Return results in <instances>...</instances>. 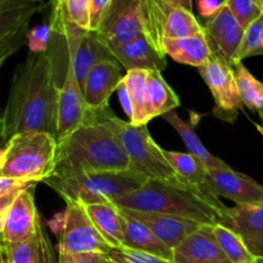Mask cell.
<instances>
[{
	"instance_id": "cell-16",
	"label": "cell",
	"mask_w": 263,
	"mask_h": 263,
	"mask_svg": "<svg viewBox=\"0 0 263 263\" xmlns=\"http://www.w3.org/2000/svg\"><path fill=\"white\" fill-rule=\"evenodd\" d=\"M36 184L26 187L16 196L4 221L0 239L3 242H21L30 239L36 232L42 218L35 204L34 189Z\"/></svg>"
},
{
	"instance_id": "cell-43",
	"label": "cell",
	"mask_w": 263,
	"mask_h": 263,
	"mask_svg": "<svg viewBox=\"0 0 263 263\" xmlns=\"http://www.w3.org/2000/svg\"><path fill=\"white\" fill-rule=\"evenodd\" d=\"M6 252H4V245L2 239H0V263H6Z\"/></svg>"
},
{
	"instance_id": "cell-6",
	"label": "cell",
	"mask_w": 263,
	"mask_h": 263,
	"mask_svg": "<svg viewBox=\"0 0 263 263\" xmlns=\"http://www.w3.org/2000/svg\"><path fill=\"white\" fill-rule=\"evenodd\" d=\"M112 121L133 171L151 181L181 189L200 190L189 186L177 176L164 155V148L151 137L147 125H132L129 121L121 120L116 115L112 116Z\"/></svg>"
},
{
	"instance_id": "cell-40",
	"label": "cell",
	"mask_w": 263,
	"mask_h": 263,
	"mask_svg": "<svg viewBox=\"0 0 263 263\" xmlns=\"http://www.w3.org/2000/svg\"><path fill=\"white\" fill-rule=\"evenodd\" d=\"M219 6H221V4H217L216 0H200V3H199L201 14L206 16L208 18L216 13L217 9L219 8Z\"/></svg>"
},
{
	"instance_id": "cell-14",
	"label": "cell",
	"mask_w": 263,
	"mask_h": 263,
	"mask_svg": "<svg viewBox=\"0 0 263 263\" xmlns=\"http://www.w3.org/2000/svg\"><path fill=\"white\" fill-rule=\"evenodd\" d=\"M87 103L84 101L82 87L77 79L74 66L67 58L65 78L60 88L58 97V119H57V142L66 138L70 133L79 128L88 116Z\"/></svg>"
},
{
	"instance_id": "cell-20",
	"label": "cell",
	"mask_w": 263,
	"mask_h": 263,
	"mask_svg": "<svg viewBox=\"0 0 263 263\" xmlns=\"http://www.w3.org/2000/svg\"><path fill=\"white\" fill-rule=\"evenodd\" d=\"M108 50L126 71L146 69L163 72L166 67V55L159 52L146 37H140L128 44L111 47Z\"/></svg>"
},
{
	"instance_id": "cell-44",
	"label": "cell",
	"mask_w": 263,
	"mask_h": 263,
	"mask_svg": "<svg viewBox=\"0 0 263 263\" xmlns=\"http://www.w3.org/2000/svg\"><path fill=\"white\" fill-rule=\"evenodd\" d=\"M254 126H255V129H257V130L259 132V135L263 137V125H260V124H255V123H254Z\"/></svg>"
},
{
	"instance_id": "cell-1",
	"label": "cell",
	"mask_w": 263,
	"mask_h": 263,
	"mask_svg": "<svg viewBox=\"0 0 263 263\" xmlns=\"http://www.w3.org/2000/svg\"><path fill=\"white\" fill-rule=\"evenodd\" d=\"M60 87L50 52H30L12 77L6 108L0 115V141L22 132L57 136Z\"/></svg>"
},
{
	"instance_id": "cell-12",
	"label": "cell",
	"mask_w": 263,
	"mask_h": 263,
	"mask_svg": "<svg viewBox=\"0 0 263 263\" xmlns=\"http://www.w3.org/2000/svg\"><path fill=\"white\" fill-rule=\"evenodd\" d=\"M204 190L217 197H226L236 205H249L263 201V186L249 176L231 166L209 169Z\"/></svg>"
},
{
	"instance_id": "cell-46",
	"label": "cell",
	"mask_w": 263,
	"mask_h": 263,
	"mask_svg": "<svg viewBox=\"0 0 263 263\" xmlns=\"http://www.w3.org/2000/svg\"><path fill=\"white\" fill-rule=\"evenodd\" d=\"M258 4H259L260 9H262V12H263V0H258Z\"/></svg>"
},
{
	"instance_id": "cell-17",
	"label": "cell",
	"mask_w": 263,
	"mask_h": 263,
	"mask_svg": "<svg viewBox=\"0 0 263 263\" xmlns=\"http://www.w3.org/2000/svg\"><path fill=\"white\" fill-rule=\"evenodd\" d=\"M213 224H201L173 249V263H231L219 247Z\"/></svg>"
},
{
	"instance_id": "cell-25",
	"label": "cell",
	"mask_w": 263,
	"mask_h": 263,
	"mask_svg": "<svg viewBox=\"0 0 263 263\" xmlns=\"http://www.w3.org/2000/svg\"><path fill=\"white\" fill-rule=\"evenodd\" d=\"M84 208L97 231L112 249L123 245V214L115 203L84 204Z\"/></svg>"
},
{
	"instance_id": "cell-10",
	"label": "cell",
	"mask_w": 263,
	"mask_h": 263,
	"mask_svg": "<svg viewBox=\"0 0 263 263\" xmlns=\"http://www.w3.org/2000/svg\"><path fill=\"white\" fill-rule=\"evenodd\" d=\"M197 70L213 97L214 115L227 123H234L242 108L234 66L212 53L209 60Z\"/></svg>"
},
{
	"instance_id": "cell-3",
	"label": "cell",
	"mask_w": 263,
	"mask_h": 263,
	"mask_svg": "<svg viewBox=\"0 0 263 263\" xmlns=\"http://www.w3.org/2000/svg\"><path fill=\"white\" fill-rule=\"evenodd\" d=\"M112 203L120 208L169 214L201 224L218 223L221 213L226 208L219 197L204 190L181 189L151 179Z\"/></svg>"
},
{
	"instance_id": "cell-49",
	"label": "cell",
	"mask_w": 263,
	"mask_h": 263,
	"mask_svg": "<svg viewBox=\"0 0 263 263\" xmlns=\"http://www.w3.org/2000/svg\"><path fill=\"white\" fill-rule=\"evenodd\" d=\"M2 66H3V63H0V69H2Z\"/></svg>"
},
{
	"instance_id": "cell-30",
	"label": "cell",
	"mask_w": 263,
	"mask_h": 263,
	"mask_svg": "<svg viewBox=\"0 0 263 263\" xmlns=\"http://www.w3.org/2000/svg\"><path fill=\"white\" fill-rule=\"evenodd\" d=\"M212 227L219 247L231 263H255L257 258L248 250L239 235L221 223H216Z\"/></svg>"
},
{
	"instance_id": "cell-11",
	"label": "cell",
	"mask_w": 263,
	"mask_h": 263,
	"mask_svg": "<svg viewBox=\"0 0 263 263\" xmlns=\"http://www.w3.org/2000/svg\"><path fill=\"white\" fill-rule=\"evenodd\" d=\"M47 7L45 0H0V63L27 44L31 20Z\"/></svg>"
},
{
	"instance_id": "cell-19",
	"label": "cell",
	"mask_w": 263,
	"mask_h": 263,
	"mask_svg": "<svg viewBox=\"0 0 263 263\" xmlns=\"http://www.w3.org/2000/svg\"><path fill=\"white\" fill-rule=\"evenodd\" d=\"M126 214L136 218L147 226L154 232L156 237L172 250L186 239L191 232L197 230L201 226L199 222L191 221V219L181 218V217L169 216V214L154 213V212H142L132 211V209L121 208Z\"/></svg>"
},
{
	"instance_id": "cell-18",
	"label": "cell",
	"mask_w": 263,
	"mask_h": 263,
	"mask_svg": "<svg viewBox=\"0 0 263 263\" xmlns=\"http://www.w3.org/2000/svg\"><path fill=\"white\" fill-rule=\"evenodd\" d=\"M124 75L116 60H105L90 69L83 83V96L88 108L100 110L108 107L111 95L118 89Z\"/></svg>"
},
{
	"instance_id": "cell-21",
	"label": "cell",
	"mask_w": 263,
	"mask_h": 263,
	"mask_svg": "<svg viewBox=\"0 0 263 263\" xmlns=\"http://www.w3.org/2000/svg\"><path fill=\"white\" fill-rule=\"evenodd\" d=\"M4 252L11 263H57L52 244L43 223L37 224L36 232L21 242H3Z\"/></svg>"
},
{
	"instance_id": "cell-41",
	"label": "cell",
	"mask_w": 263,
	"mask_h": 263,
	"mask_svg": "<svg viewBox=\"0 0 263 263\" xmlns=\"http://www.w3.org/2000/svg\"><path fill=\"white\" fill-rule=\"evenodd\" d=\"M168 2L177 4L179 7H183V8L189 9V11H192V0H168Z\"/></svg>"
},
{
	"instance_id": "cell-47",
	"label": "cell",
	"mask_w": 263,
	"mask_h": 263,
	"mask_svg": "<svg viewBox=\"0 0 263 263\" xmlns=\"http://www.w3.org/2000/svg\"><path fill=\"white\" fill-rule=\"evenodd\" d=\"M255 263H263V258H257Z\"/></svg>"
},
{
	"instance_id": "cell-32",
	"label": "cell",
	"mask_w": 263,
	"mask_h": 263,
	"mask_svg": "<svg viewBox=\"0 0 263 263\" xmlns=\"http://www.w3.org/2000/svg\"><path fill=\"white\" fill-rule=\"evenodd\" d=\"M253 55H263V14L245 29L234 65Z\"/></svg>"
},
{
	"instance_id": "cell-35",
	"label": "cell",
	"mask_w": 263,
	"mask_h": 263,
	"mask_svg": "<svg viewBox=\"0 0 263 263\" xmlns=\"http://www.w3.org/2000/svg\"><path fill=\"white\" fill-rule=\"evenodd\" d=\"M52 35H54L52 24L40 25L29 30L26 34L27 45H29L30 52L32 53H44L49 50V43L52 39Z\"/></svg>"
},
{
	"instance_id": "cell-9",
	"label": "cell",
	"mask_w": 263,
	"mask_h": 263,
	"mask_svg": "<svg viewBox=\"0 0 263 263\" xmlns=\"http://www.w3.org/2000/svg\"><path fill=\"white\" fill-rule=\"evenodd\" d=\"M96 34L107 48L147 39L143 0H112Z\"/></svg>"
},
{
	"instance_id": "cell-27",
	"label": "cell",
	"mask_w": 263,
	"mask_h": 263,
	"mask_svg": "<svg viewBox=\"0 0 263 263\" xmlns=\"http://www.w3.org/2000/svg\"><path fill=\"white\" fill-rule=\"evenodd\" d=\"M161 118L165 121H168L176 132L179 135V137L182 138V141L186 145L187 150L191 155H194L195 158L199 159L201 163L205 165V168L208 169H218V168H226L227 164L223 160H221L217 156L212 155L208 151V148L204 146V143L201 142V140L197 136L196 130H195L194 125L191 123H187L184 121L176 111H169V112L164 114Z\"/></svg>"
},
{
	"instance_id": "cell-7",
	"label": "cell",
	"mask_w": 263,
	"mask_h": 263,
	"mask_svg": "<svg viewBox=\"0 0 263 263\" xmlns=\"http://www.w3.org/2000/svg\"><path fill=\"white\" fill-rule=\"evenodd\" d=\"M63 212L55 214L49 226L57 237L58 254L69 253H102L108 254L112 248L105 241L90 221L84 204L65 200Z\"/></svg>"
},
{
	"instance_id": "cell-42",
	"label": "cell",
	"mask_w": 263,
	"mask_h": 263,
	"mask_svg": "<svg viewBox=\"0 0 263 263\" xmlns=\"http://www.w3.org/2000/svg\"><path fill=\"white\" fill-rule=\"evenodd\" d=\"M4 161H6V148L4 146H0V171L3 168Z\"/></svg>"
},
{
	"instance_id": "cell-33",
	"label": "cell",
	"mask_w": 263,
	"mask_h": 263,
	"mask_svg": "<svg viewBox=\"0 0 263 263\" xmlns=\"http://www.w3.org/2000/svg\"><path fill=\"white\" fill-rule=\"evenodd\" d=\"M223 3L244 29L263 14L258 0H223Z\"/></svg>"
},
{
	"instance_id": "cell-24",
	"label": "cell",
	"mask_w": 263,
	"mask_h": 263,
	"mask_svg": "<svg viewBox=\"0 0 263 263\" xmlns=\"http://www.w3.org/2000/svg\"><path fill=\"white\" fill-rule=\"evenodd\" d=\"M120 211L123 214L124 230L123 245L121 247L141 250V252L150 253V254L159 255V257L172 260L173 250L171 248H168L163 241H160L147 226L126 214L121 208Z\"/></svg>"
},
{
	"instance_id": "cell-15",
	"label": "cell",
	"mask_w": 263,
	"mask_h": 263,
	"mask_svg": "<svg viewBox=\"0 0 263 263\" xmlns=\"http://www.w3.org/2000/svg\"><path fill=\"white\" fill-rule=\"evenodd\" d=\"M218 223L232 230L255 258H263V201L223 209Z\"/></svg>"
},
{
	"instance_id": "cell-29",
	"label": "cell",
	"mask_w": 263,
	"mask_h": 263,
	"mask_svg": "<svg viewBox=\"0 0 263 263\" xmlns=\"http://www.w3.org/2000/svg\"><path fill=\"white\" fill-rule=\"evenodd\" d=\"M234 71L242 106L263 119V83L253 77L242 62L235 63Z\"/></svg>"
},
{
	"instance_id": "cell-34",
	"label": "cell",
	"mask_w": 263,
	"mask_h": 263,
	"mask_svg": "<svg viewBox=\"0 0 263 263\" xmlns=\"http://www.w3.org/2000/svg\"><path fill=\"white\" fill-rule=\"evenodd\" d=\"M106 255L118 263H173L171 259H165V258L159 257V255H154L150 253L125 247L111 249L108 254Z\"/></svg>"
},
{
	"instance_id": "cell-13",
	"label": "cell",
	"mask_w": 263,
	"mask_h": 263,
	"mask_svg": "<svg viewBox=\"0 0 263 263\" xmlns=\"http://www.w3.org/2000/svg\"><path fill=\"white\" fill-rule=\"evenodd\" d=\"M211 50L217 57L234 65L245 29L239 24L229 7L222 2L216 13L203 26Z\"/></svg>"
},
{
	"instance_id": "cell-37",
	"label": "cell",
	"mask_w": 263,
	"mask_h": 263,
	"mask_svg": "<svg viewBox=\"0 0 263 263\" xmlns=\"http://www.w3.org/2000/svg\"><path fill=\"white\" fill-rule=\"evenodd\" d=\"M111 2L112 0H90V31L98 29Z\"/></svg>"
},
{
	"instance_id": "cell-2",
	"label": "cell",
	"mask_w": 263,
	"mask_h": 263,
	"mask_svg": "<svg viewBox=\"0 0 263 263\" xmlns=\"http://www.w3.org/2000/svg\"><path fill=\"white\" fill-rule=\"evenodd\" d=\"M111 107L89 108L84 123L58 141L55 176L129 171L128 155L112 121Z\"/></svg>"
},
{
	"instance_id": "cell-38",
	"label": "cell",
	"mask_w": 263,
	"mask_h": 263,
	"mask_svg": "<svg viewBox=\"0 0 263 263\" xmlns=\"http://www.w3.org/2000/svg\"><path fill=\"white\" fill-rule=\"evenodd\" d=\"M32 184L36 183H29V182L20 181V179L0 176V197L6 196V195L8 194H12V192L21 191V190L26 189V187L32 186Z\"/></svg>"
},
{
	"instance_id": "cell-26",
	"label": "cell",
	"mask_w": 263,
	"mask_h": 263,
	"mask_svg": "<svg viewBox=\"0 0 263 263\" xmlns=\"http://www.w3.org/2000/svg\"><path fill=\"white\" fill-rule=\"evenodd\" d=\"M179 97L173 88L165 82L163 72L159 70H148L146 87V120L163 116L179 106Z\"/></svg>"
},
{
	"instance_id": "cell-4",
	"label": "cell",
	"mask_w": 263,
	"mask_h": 263,
	"mask_svg": "<svg viewBox=\"0 0 263 263\" xmlns=\"http://www.w3.org/2000/svg\"><path fill=\"white\" fill-rule=\"evenodd\" d=\"M57 138L47 132H22L4 143L6 161L0 176L29 183L44 182L53 174Z\"/></svg>"
},
{
	"instance_id": "cell-36",
	"label": "cell",
	"mask_w": 263,
	"mask_h": 263,
	"mask_svg": "<svg viewBox=\"0 0 263 263\" xmlns=\"http://www.w3.org/2000/svg\"><path fill=\"white\" fill-rule=\"evenodd\" d=\"M57 263H106V254H102V253L58 254Z\"/></svg>"
},
{
	"instance_id": "cell-31",
	"label": "cell",
	"mask_w": 263,
	"mask_h": 263,
	"mask_svg": "<svg viewBox=\"0 0 263 263\" xmlns=\"http://www.w3.org/2000/svg\"><path fill=\"white\" fill-rule=\"evenodd\" d=\"M53 8L70 24L90 31V0H53Z\"/></svg>"
},
{
	"instance_id": "cell-39",
	"label": "cell",
	"mask_w": 263,
	"mask_h": 263,
	"mask_svg": "<svg viewBox=\"0 0 263 263\" xmlns=\"http://www.w3.org/2000/svg\"><path fill=\"white\" fill-rule=\"evenodd\" d=\"M21 191L12 192V194H8V195H6V196L0 197V235H2V232H3L4 221H6V216H7V213H8V209L11 208L12 203H13L14 199H16V196Z\"/></svg>"
},
{
	"instance_id": "cell-22",
	"label": "cell",
	"mask_w": 263,
	"mask_h": 263,
	"mask_svg": "<svg viewBox=\"0 0 263 263\" xmlns=\"http://www.w3.org/2000/svg\"><path fill=\"white\" fill-rule=\"evenodd\" d=\"M161 50L176 62L200 67L212 54L204 30L190 36L178 39H166L161 43Z\"/></svg>"
},
{
	"instance_id": "cell-48",
	"label": "cell",
	"mask_w": 263,
	"mask_h": 263,
	"mask_svg": "<svg viewBox=\"0 0 263 263\" xmlns=\"http://www.w3.org/2000/svg\"><path fill=\"white\" fill-rule=\"evenodd\" d=\"M6 257H7V255H6ZM6 263H11V262H9V259H8V258H7V259H6Z\"/></svg>"
},
{
	"instance_id": "cell-8",
	"label": "cell",
	"mask_w": 263,
	"mask_h": 263,
	"mask_svg": "<svg viewBox=\"0 0 263 263\" xmlns=\"http://www.w3.org/2000/svg\"><path fill=\"white\" fill-rule=\"evenodd\" d=\"M143 8L147 40L161 53L164 40L178 39L203 31V25L197 21L194 12L168 0H143Z\"/></svg>"
},
{
	"instance_id": "cell-5",
	"label": "cell",
	"mask_w": 263,
	"mask_h": 263,
	"mask_svg": "<svg viewBox=\"0 0 263 263\" xmlns=\"http://www.w3.org/2000/svg\"><path fill=\"white\" fill-rule=\"evenodd\" d=\"M147 181L146 177L133 169L121 172L55 176L44 181L63 200H74L82 204L110 203L118 197L140 189Z\"/></svg>"
},
{
	"instance_id": "cell-45",
	"label": "cell",
	"mask_w": 263,
	"mask_h": 263,
	"mask_svg": "<svg viewBox=\"0 0 263 263\" xmlns=\"http://www.w3.org/2000/svg\"><path fill=\"white\" fill-rule=\"evenodd\" d=\"M106 263H118V262H115V260L110 259V258H108L107 255H106Z\"/></svg>"
},
{
	"instance_id": "cell-28",
	"label": "cell",
	"mask_w": 263,
	"mask_h": 263,
	"mask_svg": "<svg viewBox=\"0 0 263 263\" xmlns=\"http://www.w3.org/2000/svg\"><path fill=\"white\" fill-rule=\"evenodd\" d=\"M164 155L182 181L195 189L204 190L208 169L199 159L190 153H178V151L164 150Z\"/></svg>"
},
{
	"instance_id": "cell-23",
	"label": "cell",
	"mask_w": 263,
	"mask_h": 263,
	"mask_svg": "<svg viewBox=\"0 0 263 263\" xmlns=\"http://www.w3.org/2000/svg\"><path fill=\"white\" fill-rule=\"evenodd\" d=\"M148 70H129L121 79L118 89L125 95L128 100L126 115L132 125H147L146 120V87ZM116 89V90H118Z\"/></svg>"
}]
</instances>
